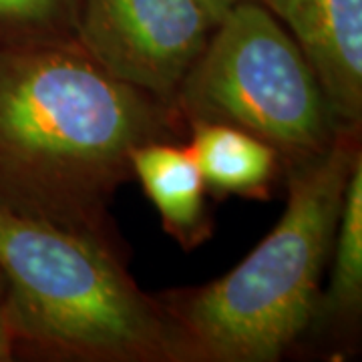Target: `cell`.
I'll return each instance as SVG.
<instances>
[{"instance_id":"obj_1","label":"cell","mask_w":362,"mask_h":362,"mask_svg":"<svg viewBox=\"0 0 362 362\" xmlns=\"http://www.w3.org/2000/svg\"><path fill=\"white\" fill-rule=\"evenodd\" d=\"M181 119L71 35L0 47V207L113 244L109 204L133 151L175 141Z\"/></svg>"},{"instance_id":"obj_2","label":"cell","mask_w":362,"mask_h":362,"mask_svg":"<svg viewBox=\"0 0 362 362\" xmlns=\"http://www.w3.org/2000/svg\"><path fill=\"white\" fill-rule=\"evenodd\" d=\"M358 157L354 127H342L322 153L292 163L282 218L233 270L157 296L183 361L272 362L296 342L318 314L322 272Z\"/></svg>"},{"instance_id":"obj_3","label":"cell","mask_w":362,"mask_h":362,"mask_svg":"<svg viewBox=\"0 0 362 362\" xmlns=\"http://www.w3.org/2000/svg\"><path fill=\"white\" fill-rule=\"evenodd\" d=\"M0 270L16 346L61 361H183L159 298L107 240L0 207Z\"/></svg>"},{"instance_id":"obj_4","label":"cell","mask_w":362,"mask_h":362,"mask_svg":"<svg viewBox=\"0 0 362 362\" xmlns=\"http://www.w3.org/2000/svg\"><path fill=\"white\" fill-rule=\"evenodd\" d=\"M173 107L187 123L247 131L292 163L322 153L342 129L296 40L258 0H238L214 26Z\"/></svg>"},{"instance_id":"obj_5","label":"cell","mask_w":362,"mask_h":362,"mask_svg":"<svg viewBox=\"0 0 362 362\" xmlns=\"http://www.w3.org/2000/svg\"><path fill=\"white\" fill-rule=\"evenodd\" d=\"M214 26L199 0H73L71 37L109 75L173 105Z\"/></svg>"},{"instance_id":"obj_6","label":"cell","mask_w":362,"mask_h":362,"mask_svg":"<svg viewBox=\"0 0 362 362\" xmlns=\"http://www.w3.org/2000/svg\"><path fill=\"white\" fill-rule=\"evenodd\" d=\"M286 26L342 127L362 117V0H262Z\"/></svg>"},{"instance_id":"obj_7","label":"cell","mask_w":362,"mask_h":362,"mask_svg":"<svg viewBox=\"0 0 362 362\" xmlns=\"http://www.w3.org/2000/svg\"><path fill=\"white\" fill-rule=\"evenodd\" d=\"M131 175L139 180L156 206L163 230L185 250H194L211 235L206 209V181L189 145L153 141L131 156Z\"/></svg>"},{"instance_id":"obj_8","label":"cell","mask_w":362,"mask_h":362,"mask_svg":"<svg viewBox=\"0 0 362 362\" xmlns=\"http://www.w3.org/2000/svg\"><path fill=\"white\" fill-rule=\"evenodd\" d=\"M194 153L206 187L216 194L264 197L278 175L280 153L259 137L226 123L192 121Z\"/></svg>"},{"instance_id":"obj_9","label":"cell","mask_w":362,"mask_h":362,"mask_svg":"<svg viewBox=\"0 0 362 362\" xmlns=\"http://www.w3.org/2000/svg\"><path fill=\"white\" fill-rule=\"evenodd\" d=\"M332 246L334 264L330 284L320 296L318 312L342 318L358 310L362 300V156L350 171Z\"/></svg>"},{"instance_id":"obj_10","label":"cell","mask_w":362,"mask_h":362,"mask_svg":"<svg viewBox=\"0 0 362 362\" xmlns=\"http://www.w3.org/2000/svg\"><path fill=\"white\" fill-rule=\"evenodd\" d=\"M73 0H0V25L26 30V39L71 35Z\"/></svg>"},{"instance_id":"obj_11","label":"cell","mask_w":362,"mask_h":362,"mask_svg":"<svg viewBox=\"0 0 362 362\" xmlns=\"http://www.w3.org/2000/svg\"><path fill=\"white\" fill-rule=\"evenodd\" d=\"M14 354H16V340H14L11 308H8V286L0 270V362L13 361Z\"/></svg>"},{"instance_id":"obj_12","label":"cell","mask_w":362,"mask_h":362,"mask_svg":"<svg viewBox=\"0 0 362 362\" xmlns=\"http://www.w3.org/2000/svg\"><path fill=\"white\" fill-rule=\"evenodd\" d=\"M199 2L206 6V11L209 13V16H211V21L218 25L221 18L226 16V13L232 8L238 0H199Z\"/></svg>"},{"instance_id":"obj_13","label":"cell","mask_w":362,"mask_h":362,"mask_svg":"<svg viewBox=\"0 0 362 362\" xmlns=\"http://www.w3.org/2000/svg\"><path fill=\"white\" fill-rule=\"evenodd\" d=\"M258 2H262V0H258Z\"/></svg>"}]
</instances>
